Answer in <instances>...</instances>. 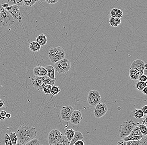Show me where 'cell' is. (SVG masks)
<instances>
[{
	"label": "cell",
	"mask_w": 147,
	"mask_h": 145,
	"mask_svg": "<svg viewBox=\"0 0 147 145\" xmlns=\"http://www.w3.org/2000/svg\"><path fill=\"white\" fill-rule=\"evenodd\" d=\"M36 128L31 125H22L18 127L16 134L18 138L16 145H26L37 136Z\"/></svg>",
	"instance_id": "obj_1"
},
{
	"label": "cell",
	"mask_w": 147,
	"mask_h": 145,
	"mask_svg": "<svg viewBox=\"0 0 147 145\" xmlns=\"http://www.w3.org/2000/svg\"><path fill=\"white\" fill-rule=\"evenodd\" d=\"M16 20L0 4V27L8 28L12 26Z\"/></svg>",
	"instance_id": "obj_2"
},
{
	"label": "cell",
	"mask_w": 147,
	"mask_h": 145,
	"mask_svg": "<svg viewBox=\"0 0 147 145\" xmlns=\"http://www.w3.org/2000/svg\"><path fill=\"white\" fill-rule=\"evenodd\" d=\"M136 124L132 120H127L124 121L119 127V134L121 138L129 135Z\"/></svg>",
	"instance_id": "obj_3"
},
{
	"label": "cell",
	"mask_w": 147,
	"mask_h": 145,
	"mask_svg": "<svg viewBox=\"0 0 147 145\" xmlns=\"http://www.w3.org/2000/svg\"><path fill=\"white\" fill-rule=\"evenodd\" d=\"M48 56L51 62L55 63L65 58L66 53L61 47H58L51 48L49 52Z\"/></svg>",
	"instance_id": "obj_4"
},
{
	"label": "cell",
	"mask_w": 147,
	"mask_h": 145,
	"mask_svg": "<svg viewBox=\"0 0 147 145\" xmlns=\"http://www.w3.org/2000/svg\"><path fill=\"white\" fill-rule=\"evenodd\" d=\"M55 69L56 71L60 74L68 72L71 68V62L67 58L63 59L55 62Z\"/></svg>",
	"instance_id": "obj_5"
},
{
	"label": "cell",
	"mask_w": 147,
	"mask_h": 145,
	"mask_svg": "<svg viewBox=\"0 0 147 145\" xmlns=\"http://www.w3.org/2000/svg\"><path fill=\"white\" fill-rule=\"evenodd\" d=\"M101 98L100 94L99 91L96 90H92L89 92L87 101L90 105L95 106L100 102Z\"/></svg>",
	"instance_id": "obj_6"
},
{
	"label": "cell",
	"mask_w": 147,
	"mask_h": 145,
	"mask_svg": "<svg viewBox=\"0 0 147 145\" xmlns=\"http://www.w3.org/2000/svg\"><path fill=\"white\" fill-rule=\"evenodd\" d=\"M107 111V105L105 104L100 102L95 106L94 110V114L96 118H100L104 116Z\"/></svg>",
	"instance_id": "obj_7"
},
{
	"label": "cell",
	"mask_w": 147,
	"mask_h": 145,
	"mask_svg": "<svg viewBox=\"0 0 147 145\" xmlns=\"http://www.w3.org/2000/svg\"><path fill=\"white\" fill-rule=\"evenodd\" d=\"M45 77L34 76L32 79V85L40 92H42L43 88L46 85L45 83Z\"/></svg>",
	"instance_id": "obj_8"
},
{
	"label": "cell",
	"mask_w": 147,
	"mask_h": 145,
	"mask_svg": "<svg viewBox=\"0 0 147 145\" xmlns=\"http://www.w3.org/2000/svg\"><path fill=\"white\" fill-rule=\"evenodd\" d=\"M62 134L57 129L51 130L48 136V140L50 145H55L57 142L60 139Z\"/></svg>",
	"instance_id": "obj_9"
},
{
	"label": "cell",
	"mask_w": 147,
	"mask_h": 145,
	"mask_svg": "<svg viewBox=\"0 0 147 145\" xmlns=\"http://www.w3.org/2000/svg\"><path fill=\"white\" fill-rule=\"evenodd\" d=\"M74 110L73 107L71 105L62 107L60 111L61 117L62 120L64 121H69L70 119Z\"/></svg>",
	"instance_id": "obj_10"
},
{
	"label": "cell",
	"mask_w": 147,
	"mask_h": 145,
	"mask_svg": "<svg viewBox=\"0 0 147 145\" xmlns=\"http://www.w3.org/2000/svg\"><path fill=\"white\" fill-rule=\"evenodd\" d=\"M5 9L16 20H18L20 22L22 20V18L20 15V10L18 5H11V6L9 5V7L5 8Z\"/></svg>",
	"instance_id": "obj_11"
},
{
	"label": "cell",
	"mask_w": 147,
	"mask_h": 145,
	"mask_svg": "<svg viewBox=\"0 0 147 145\" xmlns=\"http://www.w3.org/2000/svg\"><path fill=\"white\" fill-rule=\"evenodd\" d=\"M82 118V115L80 111L74 110L71 115L69 121L72 124L78 125L81 121Z\"/></svg>",
	"instance_id": "obj_12"
},
{
	"label": "cell",
	"mask_w": 147,
	"mask_h": 145,
	"mask_svg": "<svg viewBox=\"0 0 147 145\" xmlns=\"http://www.w3.org/2000/svg\"><path fill=\"white\" fill-rule=\"evenodd\" d=\"M145 63L140 59H137L133 61L130 67V68H133L138 71L140 75H143V70L145 67Z\"/></svg>",
	"instance_id": "obj_13"
},
{
	"label": "cell",
	"mask_w": 147,
	"mask_h": 145,
	"mask_svg": "<svg viewBox=\"0 0 147 145\" xmlns=\"http://www.w3.org/2000/svg\"><path fill=\"white\" fill-rule=\"evenodd\" d=\"M33 73L35 76L44 77L47 76V71L45 67L38 66L34 68L33 69Z\"/></svg>",
	"instance_id": "obj_14"
},
{
	"label": "cell",
	"mask_w": 147,
	"mask_h": 145,
	"mask_svg": "<svg viewBox=\"0 0 147 145\" xmlns=\"http://www.w3.org/2000/svg\"><path fill=\"white\" fill-rule=\"evenodd\" d=\"M123 12L122 10L117 8H114L110 11V16L111 17L121 19L123 17Z\"/></svg>",
	"instance_id": "obj_15"
},
{
	"label": "cell",
	"mask_w": 147,
	"mask_h": 145,
	"mask_svg": "<svg viewBox=\"0 0 147 145\" xmlns=\"http://www.w3.org/2000/svg\"><path fill=\"white\" fill-rule=\"evenodd\" d=\"M129 75L130 79L133 80H138L140 73L138 71L133 68H130L129 71Z\"/></svg>",
	"instance_id": "obj_16"
},
{
	"label": "cell",
	"mask_w": 147,
	"mask_h": 145,
	"mask_svg": "<svg viewBox=\"0 0 147 145\" xmlns=\"http://www.w3.org/2000/svg\"><path fill=\"white\" fill-rule=\"evenodd\" d=\"M36 41L38 42L41 46H45L47 43V38L46 35L45 34H41L36 37Z\"/></svg>",
	"instance_id": "obj_17"
},
{
	"label": "cell",
	"mask_w": 147,
	"mask_h": 145,
	"mask_svg": "<svg viewBox=\"0 0 147 145\" xmlns=\"http://www.w3.org/2000/svg\"><path fill=\"white\" fill-rule=\"evenodd\" d=\"M84 138V136L81 132H76L74 133L72 139L70 142L69 145H74V144L78 140H82Z\"/></svg>",
	"instance_id": "obj_18"
},
{
	"label": "cell",
	"mask_w": 147,
	"mask_h": 145,
	"mask_svg": "<svg viewBox=\"0 0 147 145\" xmlns=\"http://www.w3.org/2000/svg\"><path fill=\"white\" fill-rule=\"evenodd\" d=\"M45 68L47 71V76L52 80H56L55 78V68L51 65H47L46 66Z\"/></svg>",
	"instance_id": "obj_19"
},
{
	"label": "cell",
	"mask_w": 147,
	"mask_h": 145,
	"mask_svg": "<svg viewBox=\"0 0 147 145\" xmlns=\"http://www.w3.org/2000/svg\"><path fill=\"white\" fill-rule=\"evenodd\" d=\"M41 47V46L36 41H32L29 43V49L32 52H39Z\"/></svg>",
	"instance_id": "obj_20"
},
{
	"label": "cell",
	"mask_w": 147,
	"mask_h": 145,
	"mask_svg": "<svg viewBox=\"0 0 147 145\" xmlns=\"http://www.w3.org/2000/svg\"><path fill=\"white\" fill-rule=\"evenodd\" d=\"M121 19L120 18H115L110 16L109 24L112 27H117L121 23Z\"/></svg>",
	"instance_id": "obj_21"
},
{
	"label": "cell",
	"mask_w": 147,
	"mask_h": 145,
	"mask_svg": "<svg viewBox=\"0 0 147 145\" xmlns=\"http://www.w3.org/2000/svg\"><path fill=\"white\" fill-rule=\"evenodd\" d=\"M133 116L136 119L144 118L145 115L141 110L136 108L133 111Z\"/></svg>",
	"instance_id": "obj_22"
},
{
	"label": "cell",
	"mask_w": 147,
	"mask_h": 145,
	"mask_svg": "<svg viewBox=\"0 0 147 145\" xmlns=\"http://www.w3.org/2000/svg\"><path fill=\"white\" fill-rule=\"evenodd\" d=\"M70 141H69L66 136L62 135L61 138L59 139L55 145H69Z\"/></svg>",
	"instance_id": "obj_23"
},
{
	"label": "cell",
	"mask_w": 147,
	"mask_h": 145,
	"mask_svg": "<svg viewBox=\"0 0 147 145\" xmlns=\"http://www.w3.org/2000/svg\"><path fill=\"white\" fill-rule=\"evenodd\" d=\"M143 135L131 136L129 135L123 138L125 141H129V140H141L143 138Z\"/></svg>",
	"instance_id": "obj_24"
},
{
	"label": "cell",
	"mask_w": 147,
	"mask_h": 145,
	"mask_svg": "<svg viewBox=\"0 0 147 145\" xmlns=\"http://www.w3.org/2000/svg\"><path fill=\"white\" fill-rule=\"evenodd\" d=\"M146 82H142L139 81L136 84V88L137 90L140 91H142L145 87H147Z\"/></svg>",
	"instance_id": "obj_25"
},
{
	"label": "cell",
	"mask_w": 147,
	"mask_h": 145,
	"mask_svg": "<svg viewBox=\"0 0 147 145\" xmlns=\"http://www.w3.org/2000/svg\"><path fill=\"white\" fill-rule=\"evenodd\" d=\"M9 136H10V139H11L12 144V145H16L17 142H18V138H17V137L16 133L13 132H11L10 133Z\"/></svg>",
	"instance_id": "obj_26"
},
{
	"label": "cell",
	"mask_w": 147,
	"mask_h": 145,
	"mask_svg": "<svg viewBox=\"0 0 147 145\" xmlns=\"http://www.w3.org/2000/svg\"><path fill=\"white\" fill-rule=\"evenodd\" d=\"M75 131L72 129H69L66 131L65 133V136L67 137V138L69 141L70 142L71 140L72 139L73 136L74 135L75 133Z\"/></svg>",
	"instance_id": "obj_27"
},
{
	"label": "cell",
	"mask_w": 147,
	"mask_h": 145,
	"mask_svg": "<svg viewBox=\"0 0 147 145\" xmlns=\"http://www.w3.org/2000/svg\"><path fill=\"white\" fill-rule=\"evenodd\" d=\"M60 89L59 87L55 86V85H52L51 88V94L52 96H56L57 94L60 92Z\"/></svg>",
	"instance_id": "obj_28"
},
{
	"label": "cell",
	"mask_w": 147,
	"mask_h": 145,
	"mask_svg": "<svg viewBox=\"0 0 147 145\" xmlns=\"http://www.w3.org/2000/svg\"><path fill=\"white\" fill-rule=\"evenodd\" d=\"M9 3V5H16L18 6H21L23 5V0H5Z\"/></svg>",
	"instance_id": "obj_29"
},
{
	"label": "cell",
	"mask_w": 147,
	"mask_h": 145,
	"mask_svg": "<svg viewBox=\"0 0 147 145\" xmlns=\"http://www.w3.org/2000/svg\"><path fill=\"white\" fill-rule=\"evenodd\" d=\"M129 136H139L142 135L140 132V130L139 127L138 126H136L134 127V129H133L132 132L129 134Z\"/></svg>",
	"instance_id": "obj_30"
},
{
	"label": "cell",
	"mask_w": 147,
	"mask_h": 145,
	"mask_svg": "<svg viewBox=\"0 0 147 145\" xmlns=\"http://www.w3.org/2000/svg\"><path fill=\"white\" fill-rule=\"evenodd\" d=\"M139 128L140 130V132L142 135L146 136L147 135V126L144 124H140L139 125Z\"/></svg>",
	"instance_id": "obj_31"
},
{
	"label": "cell",
	"mask_w": 147,
	"mask_h": 145,
	"mask_svg": "<svg viewBox=\"0 0 147 145\" xmlns=\"http://www.w3.org/2000/svg\"><path fill=\"white\" fill-rule=\"evenodd\" d=\"M23 5L32 6L34 5L37 1V0H23Z\"/></svg>",
	"instance_id": "obj_32"
},
{
	"label": "cell",
	"mask_w": 147,
	"mask_h": 145,
	"mask_svg": "<svg viewBox=\"0 0 147 145\" xmlns=\"http://www.w3.org/2000/svg\"><path fill=\"white\" fill-rule=\"evenodd\" d=\"M51 86L52 85H50V84H47V85H45L43 88L42 92L47 94H50Z\"/></svg>",
	"instance_id": "obj_33"
},
{
	"label": "cell",
	"mask_w": 147,
	"mask_h": 145,
	"mask_svg": "<svg viewBox=\"0 0 147 145\" xmlns=\"http://www.w3.org/2000/svg\"><path fill=\"white\" fill-rule=\"evenodd\" d=\"M126 145H142V143L140 140H129L127 141Z\"/></svg>",
	"instance_id": "obj_34"
},
{
	"label": "cell",
	"mask_w": 147,
	"mask_h": 145,
	"mask_svg": "<svg viewBox=\"0 0 147 145\" xmlns=\"http://www.w3.org/2000/svg\"><path fill=\"white\" fill-rule=\"evenodd\" d=\"M40 141L38 140L36 138H34V139H32V140L28 142L27 144H26V145H40Z\"/></svg>",
	"instance_id": "obj_35"
},
{
	"label": "cell",
	"mask_w": 147,
	"mask_h": 145,
	"mask_svg": "<svg viewBox=\"0 0 147 145\" xmlns=\"http://www.w3.org/2000/svg\"><path fill=\"white\" fill-rule=\"evenodd\" d=\"M5 145H12L10 136L8 134L5 135Z\"/></svg>",
	"instance_id": "obj_36"
},
{
	"label": "cell",
	"mask_w": 147,
	"mask_h": 145,
	"mask_svg": "<svg viewBox=\"0 0 147 145\" xmlns=\"http://www.w3.org/2000/svg\"><path fill=\"white\" fill-rule=\"evenodd\" d=\"M139 80L140 81L142 82H146L147 80V77L146 75H140L139 78Z\"/></svg>",
	"instance_id": "obj_37"
},
{
	"label": "cell",
	"mask_w": 147,
	"mask_h": 145,
	"mask_svg": "<svg viewBox=\"0 0 147 145\" xmlns=\"http://www.w3.org/2000/svg\"><path fill=\"white\" fill-rule=\"evenodd\" d=\"M59 0H46V2L49 4H54L58 2Z\"/></svg>",
	"instance_id": "obj_38"
},
{
	"label": "cell",
	"mask_w": 147,
	"mask_h": 145,
	"mask_svg": "<svg viewBox=\"0 0 147 145\" xmlns=\"http://www.w3.org/2000/svg\"><path fill=\"white\" fill-rule=\"evenodd\" d=\"M117 145H126V142L123 139L120 140L117 143Z\"/></svg>",
	"instance_id": "obj_39"
},
{
	"label": "cell",
	"mask_w": 147,
	"mask_h": 145,
	"mask_svg": "<svg viewBox=\"0 0 147 145\" xmlns=\"http://www.w3.org/2000/svg\"><path fill=\"white\" fill-rule=\"evenodd\" d=\"M84 144H85V142L83 141L82 140H78L74 144V145H84Z\"/></svg>",
	"instance_id": "obj_40"
},
{
	"label": "cell",
	"mask_w": 147,
	"mask_h": 145,
	"mask_svg": "<svg viewBox=\"0 0 147 145\" xmlns=\"http://www.w3.org/2000/svg\"><path fill=\"white\" fill-rule=\"evenodd\" d=\"M142 111L144 113L145 115H146L147 114V105H145L142 106Z\"/></svg>",
	"instance_id": "obj_41"
},
{
	"label": "cell",
	"mask_w": 147,
	"mask_h": 145,
	"mask_svg": "<svg viewBox=\"0 0 147 145\" xmlns=\"http://www.w3.org/2000/svg\"><path fill=\"white\" fill-rule=\"evenodd\" d=\"M5 103L3 100H0V108H2L4 107Z\"/></svg>",
	"instance_id": "obj_42"
},
{
	"label": "cell",
	"mask_w": 147,
	"mask_h": 145,
	"mask_svg": "<svg viewBox=\"0 0 147 145\" xmlns=\"http://www.w3.org/2000/svg\"><path fill=\"white\" fill-rule=\"evenodd\" d=\"M147 117H146L145 119H143L142 121V124L145 125L146 126H147Z\"/></svg>",
	"instance_id": "obj_43"
},
{
	"label": "cell",
	"mask_w": 147,
	"mask_h": 145,
	"mask_svg": "<svg viewBox=\"0 0 147 145\" xmlns=\"http://www.w3.org/2000/svg\"><path fill=\"white\" fill-rule=\"evenodd\" d=\"M142 93L144 94H146V95H147V87H146L144 88L143 90H142Z\"/></svg>",
	"instance_id": "obj_44"
},
{
	"label": "cell",
	"mask_w": 147,
	"mask_h": 145,
	"mask_svg": "<svg viewBox=\"0 0 147 145\" xmlns=\"http://www.w3.org/2000/svg\"><path fill=\"white\" fill-rule=\"evenodd\" d=\"M6 113H7L5 111H1V112H0V115L3 116H5Z\"/></svg>",
	"instance_id": "obj_45"
},
{
	"label": "cell",
	"mask_w": 147,
	"mask_h": 145,
	"mask_svg": "<svg viewBox=\"0 0 147 145\" xmlns=\"http://www.w3.org/2000/svg\"><path fill=\"white\" fill-rule=\"evenodd\" d=\"M1 6H2L3 8H7V7H9V4H8V3H3V4H1Z\"/></svg>",
	"instance_id": "obj_46"
},
{
	"label": "cell",
	"mask_w": 147,
	"mask_h": 145,
	"mask_svg": "<svg viewBox=\"0 0 147 145\" xmlns=\"http://www.w3.org/2000/svg\"><path fill=\"white\" fill-rule=\"evenodd\" d=\"M5 117L9 119V118H11V115L10 113H6V114L5 115Z\"/></svg>",
	"instance_id": "obj_47"
},
{
	"label": "cell",
	"mask_w": 147,
	"mask_h": 145,
	"mask_svg": "<svg viewBox=\"0 0 147 145\" xmlns=\"http://www.w3.org/2000/svg\"><path fill=\"white\" fill-rule=\"evenodd\" d=\"M5 116H2L0 115V120H3L5 119Z\"/></svg>",
	"instance_id": "obj_48"
},
{
	"label": "cell",
	"mask_w": 147,
	"mask_h": 145,
	"mask_svg": "<svg viewBox=\"0 0 147 145\" xmlns=\"http://www.w3.org/2000/svg\"><path fill=\"white\" fill-rule=\"evenodd\" d=\"M38 1H39L41 2H45L46 0H38Z\"/></svg>",
	"instance_id": "obj_49"
},
{
	"label": "cell",
	"mask_w": 147,
	"mask_h": 145,
	"mask_svg": "<svg viewBox=\"0 0 147 145\" xmlns=\"http://www.w3.org/2000/svg\"><path fill=\"white\" fill-rule=\"evenodd\" d=\"M37 1H38V0H37Z\"/></svg>",
	"instance_id": "obj_50"
},
{
	"label": "cell",
	"mask_w": 147,
	"mask_h": 145,
	"mask_svg": "<svg viewBox=\"0 0 147 145\" xmlns=\"http://www.w3.org/2000/svg\"><path fill=\"white\" fill-rule=\"evenodd\" d=\"M0 100H1V99H0Z\"/></svg>",
	"instance_id": "obj_51"
}]
</instances>
